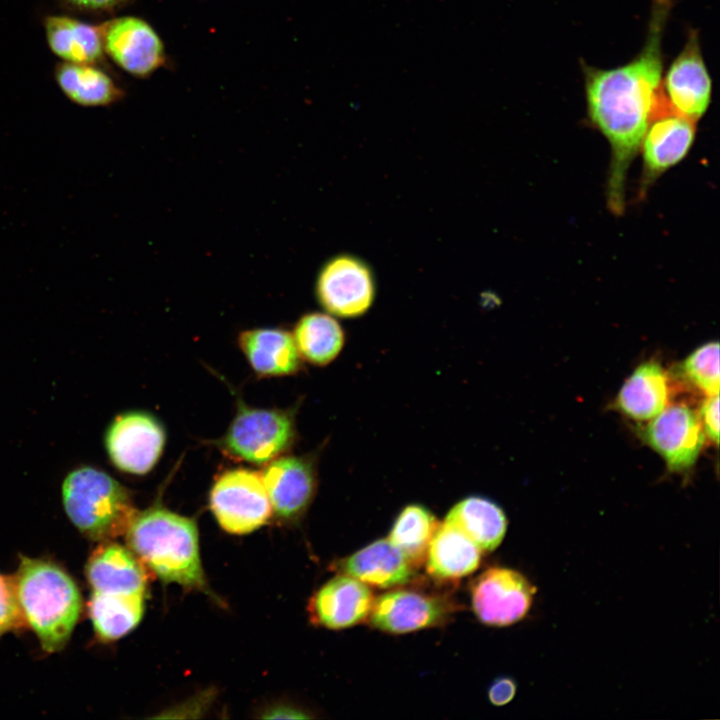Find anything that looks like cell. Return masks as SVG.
I'll return each instance as SVG.
<instances>
[{
    "label": "cell",
    "mask_w": 720,
    "mask_h": 720,
    "mask_svg": "<svg viewBox=\"0 0 720 720\" xmlns=\"http://www.w3.org/2000/svg\"><path fill=\"white\" fill-rule=\"evenodd\" d=\"M671 8V0H653L645 43L628 63L609 69L581 64L589 118L612 148L608 192L616 213L623 208L626 170L650 121L673 111L662 90V39Z\"/></svg>",
    "instance_id": "6da1fadb"
},
{
    "label": "cell",
    "mask_w": 720,
    "mask_h": 720,
    "mask_svg": "<svg viewBox=\"0 0 720 720\" xmlns=\"http://www.w3.org/2000/svg\"><path fill=\"white\" fill-rule=\"evenodd\" d=\"M125 535L129 549L162 581L207 591L193 519L155 505L137 512Z\"/></svg>",
    "instance_id": "7a4b0ae2"
},
{
    "label": "cell",
    "mask_w": 720,
    "mask_h": 720,
    "mask_svg": "<svg viewBox=\"0 0 720 720\" xmlns=\"http://www.w3.org/2000/svg\"><path fill=\"white\" fill-rule=\"evenodd\" d=\"M14 579L26 624L43 650L53 653L64 648L82 608L76 583L55 563L25 556Z\"/></svg>",
    "instance_id": "3957f363"
},
{
    "label": "cell",
    "mask_w": 720,
    "mask_h": 720,
    "mask_svg": "<svg viewBox=\"0 0 720 720\" xmlns=\"http://www.w3.org/2000/svg\"><path fill=\"white\" fill-rule=\"evenodd\" d=\"M65 511L87 538L107 542L125 535L137 513L128 490L107 473L78 468L62 486Z\"/></svg>",
    "instance_id": "277c9868"
},
{
    "label": "cell",
    "mask_w": 720,
    "mask_h": 720,
    "mask_svg": "<svg viewBox=\"0 0 720 720\" xmlns=\"http://www.w3.org/2000/svg\"><path fill=\"white\" fill-rule=\"evenodd\" d=\"M295 437L294 417L289 411L251 408L239 402L219 445L231 458L265 464L291 447Z\"/></svg>",
    "instance_id": "5b68a950"
},
{
    "label": "cell",
    "mask_w": 720,
    "mask_h": 720,
    "mask_svg": "<svg viewBox=\"0 0 720 720\" xmlns=\"http://www.w3.org/2000/svg\"><path fill=\"white\" fill-rule=\"evenodd\" d=\"M209 505L223 530L251 533L267 523L272 508L261 474L232 469L220 474L210 491Z\"/></svg>",
    "instance_id": "8992f818"
},
{
    "label": "cell",
    "mask_w": 720,
    "mask_h": 720,
    "mask_svg": "<svg viewBox=\"0 0 720 720\" xmlns=\"http://www.w3.org/2000/svg\"><path fill=\"white\" fill-rule=\"evenodd\" d=\"M315 295L321 307L334 317H360L375 300L373 272L359 257L348 254L334 256L320 268Z\"/></svg>",
    "instance_id": "52a82bcc"
},
{
    "label": "cell",
    "mask_w": 720,
    "mask_h": 720,
    "mask_svg": "<svg viewBox=\"0 0 720 720\" xmlns=\"http://www.w3.org/2000/svg\"><path fill=\"white\" fill-rule=\"evenodd\" d=\"M99 26L105 55L127 74L145 79L165 65L164 43L146 20L121 16Z\"/></svg>",
    "instance_id": "ba28073f"
},
{
    "label": "cell",
    "mask_w": 720,
    "mask_h": 720,
    "mask_svg": "<svg viewBox=\"0 0 720 720\" xmlns=\"http://www.w3.org/2000/svg\"><path fill=\"white\" fill-rule=\"evenodd\" d=\"M536 588L519 572L492 567L471 584L472 609L480 622L503 627L528 613Z\"/></svg>",
    "instance_id": "9c48e42d"
},
{
    "label": "cell",
    "mask_w": 720,
    "mask_h": 720,
    "mask_svg": "<svg viewBox=\"0 0 720 720\" xmlns=\"http://www.w3.org/2000/svg\"><path fill=\"white\" fill-rule=\"evenodd\" d=\"M456 610L445 595L396 589L374 599L369 621L380 631L403 634L443 625Z\"/></svg>",
    "instance_id": "30bf717a"
},
{
    "label": "cell",
    "mask_w": 720,
    "mask_h": 720,
    "mask_svg": "<svg viewBox=\"0 0 720 720\" xmlns=\"http://www.w3.org/2000/svg\"><path fill=\"white\" fill-rule=\"evenodd\" d=\"M105 444L112 463L119 470L144 475L162 454L165 431L155 417L145 412H128L110 425Z\"/></svg>",
    "instance_id": "8fae6325"
},
{
    "label": "cell",
    "mask_w": 720,
    "mask_h": 720,
    "mask_svg": "<svg viewBox=\"0 0 720 720\" xmlns=\"http://www.w3.org/2000/svg\"><path fill=\"white\" fill-rule=\"evenodd\" d=\"M663 93L673 111L694 122L707 111L712 79L701 52L699 35L690 30L680 53L662 76Z\"/></svg>",
    "instance_id": "7c38bea8"
},
{
    "label": "cell",
    "mask_w": 720,
    "mask_h": 720,
    "mask_svg": "<svg viewBox=\"0 0 720 720\" xmlns=\"http://www.w3.org/2000/svg\"><path fill=\"white\" fill-rule=\"evenodd\" d=\"M642 436L676 472L694 465L705 441L699 416L682 404L669 406L652 418Z\"/></svg>",
    "instance_id": "4fadbf2b"
},
{
    "label": "cell",
    "mask_w": 720,
    "mask_h": 720,
    "mask_svg": "<svg viewBox=\"0 0 720 720\" xmlns=\"http://www.w3.org/2000/svg\"><path fill=\"white\" fill-rule=\"evenodd\" d=\"M261 477L277 518L285 522L299 520L310 506L317 488L314 457L274 459L264 468Z\"/></svg>",
    "instance_id": "5bb4252c"
},
{
    "label": "cell",
    "mask_w": 720,
    "mask_h": 720,
    "mask_svg": "<svg viewBox=\"0 0 720 720\" xmlns=\"http://www.w3.org/2000/svg\"><path fill=\"white\" fill-rule=\"evenodd\" d=\"M373 602V593L365 583L341 574L326 582L312 596L308 608L315 624L338 630L365 621Z\"/></svg>",
    "instance_id": "9a60e30c"
},
{
    "label": "cell",
    "mask_w": 720,
    "mask_h": 720,
    "mask_svg": "<svg viewBox=\"0 0 720 720\" xmlns=\"http://www.w3.org/2000/svg\"><path fill=\"white\" fill-rule=\"evenodd\" d=\"M86 576L92 592L142 594L148 586L146 567L128 548L107 541L90 555Z\"/></svg>",
    "instance_id": "2e32d148"
},
{
    "label": "cell",
    "mask_w": 720,
    "mask_h": 720,
    "mask_svg": "<svg viewBox=\"0 0 720 720\" xmlns=\"http://www.w3.org/2000/svg\"><path fill=\"white\" fill-rule=\"evenodd\" d=\"M337 569L377 588L405 585L416 576V568L388 538L374 541L342 559Z\"/></svg>",
    "instance_id": "e0dca14e"
},
{
    "label": "cell",
    "mask_w": 720,
    "mask_h": 720,
    "mask_svg": "<svg viewBox=\"0 0 720 720\" xmlns=\"http://www.w3.org/2000/svg\"><path fill=\"white\" fill-rule=\"evenodd\" d=\"M694 121L670 111L653 118L641 142L648 177H654L682 160L694 138Z\"/></svg>",
    "instance_id": "ac0fdd59"
},
{
    "label": "cell",
    "mask_w": 720,
    "mask_h": 720,
    "mask_svg": "<svg viewBox=\"0 0 720 720\" xmlns=\"http://www.w3.org/2000/svg\"><path fill=\"white\" fill-rule=\"evenodd\" d=\"M239 345L258 375H292L302 366V357L294 337L284 329L245 330L239 335Z\"/></svg>",
    "instance_id": "d6986e66"
},
{
    "label": "cell",
    "mask_w": 720,
    "mask_h": 720,
    "mask_svg": "<svg viewBox=\"0 0 720 720\" xmlns=\"http://www.w3.org/2000/svg\"><path fill=\"white\" fill-rule=\"evenodd\" d=\"M47 45L62 62L99 65L104 60L100 26L66 15L43 20Z\"/></svg>",
    "instance_id": "ffe728a7"
},
{
    "label": "cell",
    "mask_w": 720,
    "mask_h": 720,
    "mask_svg": "<svg viewBox=\"0 0 720 720\" xmlns=\"http://www.w3.org/2000/svg\"><path fill=\"white\" fill-rule=\"evenodd\" d=\"M443 523L462 533L481 552L496 549L507 529L503 510L493 501L480 496H469L457 502Z\"/></svg>",
    "instance_id": "44dd1931"
},
{
    "label": "cell",
    "mask_w": 720,
    "mask_h": 720,
    "mask_svg": "<svg viewBox=\"0 0 720 720\" xmlns=\"http://www.w3.org/2000/svg\"><path fill=\"white\" fill-rule=\"evenodd\" d=\"M55 82L72 103L106 107L119 102L124 91L99 65L62 62L55 67Z\"/></svg>",
    "instance_id": "7402d4cb"
},
{
    "label": "cell",
    "mask_w": 720,
    "mask_h": 720,
    "mask_svg": "<svg viewBox=\"0 0 720 720\" xmlns=\"http://www.w3.org/2000/svg\"><path fill=\"white\" fill-rule=\"evenodd\" d=\"M481 551L467 537L440 523L426 555L428 574L441 581H455L473 573L479 566Z\"/></svg>",
    "instance_id": "603a6c76"
},
{
    "label": "cell",
    "mask_w": 720,
    "mask_h": 720,
    "mask_svg": "<svg viewBox=\"0 0 720 720\" xmlns=\"http://www.w3.org/2000/svg\"><path fill=\"white\" fill-rule=\"evenodd\" d=\"M668 402L667 377L656 362L641 364L621 387L618 408L628 417L644 421L657 416Z\"/></svg>",
    "instance_id": "cb8c5ba5"
},
{
    "label": "cell",
    "mask_w": 720,
    "mask_h": 720,
    "mask_svg": "<svg viewBox=\"0 0 720 720\" xmlns=\"http://www.w3.org/2000/svg\"><path fill=\"white\" fill-rule=\"evenodd\" d=\"M145 595L92 592L88 610L95 633L103 641L117 640L141 621Z\"/></svg>",
    "instance_id": "d4e9b609"
},
{
    "label": "cell",
    "mask_w": 720,
    "mask_h": 720,
    "mask_svg": "<svg viewBox=\"0 0 720 720\" xmlns=\"http://www.w3.org/2000/svg\"><path fill=\"white\" fill-rule=\"evenodd\" d=\"M303 359L317 366L335 360L345 345V332L338 320L323 312L304 314L292 334Z\"/></svg>",
    "instance_id": "484cf974"
},
{
    "label": "cell",
    "mask_w": 720,
    "mask_h": 720,
    "mask_svg": "<svg viewBox=\"0 0 720 720\" xmlns=\"http://www.w3.org/2000/svg\"><path fill=\"white\" fill-rule=\"evenodd\" d=\"M440 522L425 506L410 504L398 514L388 539L415 568L423 565Z\"/></svg>",
    "instance_id": "4316f807"
},
{
    "label": "cell",
    "mask_w": 720,
    "mask_h": 720,
    "mask_svg": "<svg viewBox=\"0 0 720 720\" xmlns=\"http://www.w3.org/2000/svg\"><path fill=\"white\" fill-rule=\"evenodd\" d=\"M687 380L708 396L719 394V344L709 342L692 352L681 364Z\"/></svg>",
    "instance_id": "83f0119b"
},
{
    "label": "cell",
    "mask_w": 720,
    "mask_h": 720,
    "mask_svg": "<svg viewBox=\"0 0 720 720\" xmlns=\"http://www.w3.org/2000/svg\"><path fill=\"white\" fill-rule=\"evenodd\" d=\"M26 625L14 577L0 573V635Z\"/></svg>",
    "instance_id": "f1b7e54d"
},
{
    "label": "cell",
    "mask_w": 720,
    "mask_h": 720,
    "mask_svg": "<svg viewBox=\"0 0 720 720\" xmlns=\"http://www.w3.org/2000/svg\"><path fill=\"white\" fill-rule=\"evenodd\" d=\"M700 421L704 433L716 444L719 440V395L709 396L700 409Z\"/></svg>",
    "instance_id": "f546056e"
},
{
    "label": "cell",
    "mask_w": 720,
    "mask_h": 720,
    "mask_svg": "<svg viewBox=\"0 0 720 720\" xmlns=\"http://www.w3.org/2000/svg\"><path fill=\"white\" fill-rule=\"evenodd\" d=\"M65 6L72 10L103 14L112 13L125 6L129 0H60Z\"/></svg>",
    "instance_id": "4dcf8cb0"
},
{
    "label": "cell",
    "mask_w": 720,
    "mask_h": 720,
    "mask_svg": "<svg viewBox=\"0 0 720 720\" xmlns=\"http://www.w3.org/2000/svg\"><path fill=\"white\" fill-rule=\"evenodd\" d=\"M515 693V682L510 678L502 677L492 683L488 691V696L493 705L503 706L513 699Z\"/></svg>",
    "instance_id": "1f68e13d"
},
{
    "label": "cell",
    "mask_w": 720,
    "mask_h": 720,
    "mask_svg": "<svg viewBox=\"0 0 720 720\" xmlns=\"http://www.w3.org/2000/svg\"><path fill=\"white\" fill-rule=\"evenodd\" d=\"M265 718H309V715H305L302 711L285 706H279L267 711L264 715Z\"/></svg>",
    "instance_id": "d6a6232c"
}]
</instances>
